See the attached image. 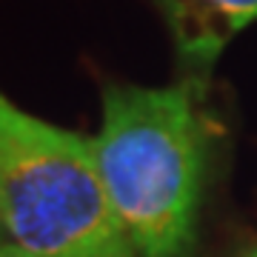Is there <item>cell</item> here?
I'll return each mask as SVG.
<instances>
[{
    "instance_id": "6",
    "label": "cell",
    "mask_w": 257,
    "mask_h": 257,
    "mask_svg": "<svg viewBox=\"0 0 257 257\" xmlns=\"http://www.w3.org/2000/svg\"><path fill=\"white\" fill-rule=\"evenodd\" d=\"M0 243H9V240H6V229H3V223H0Z\"/></svg>"
},
{
    "instance_id": "4",
    "label": "cell",
    "mask_w": 257,
    "mask_h": 257,
    "mask_svg": "<svg viewBox=\"0 0 257 257\" xmlns=\"http://www.w3.org/2000/svg\"><path fill=\"white\" fill-rule=\"evenodd\" d=\"M0 257H32L29 251H23V248L18 246V243H0Z\"/></svg>"
},
{
    "instance_id": "1",
    "label": "cell",
    "mask_w": 257,
    "mask_h": 257,
    "mask_svg": "<svg viewBox=\"0 0 257 257\" xmlns=\"http://www.w3.org/2000/svg\"><path fill=\"white\" fill-rule=\"evenodd\" d=\"M94 163L138 257H194L211 155L206 89L109 83Z\"/></svg>"
},
{
    "instance_id": "2",
    "label": "cell",
    "mask_w": 257,
    "mask_h": 257,
    "mask_svg": "<svg viewBox=\"0 0 257 257\" xmlns=\"http://www.w3.org/2000/svg\"><path fill=\"white\" fill-rule=\"evenodd\" d=\"M0 223L32 257H138L94 163L92 140L0 92Z\"/></svg>"
},
{
    "instance_id": "5",
    "label": "cell",
    "mask_w": 257,
    "mask_h": 257,
    "mask_svg": "<svg viewBox=\"0 0 257 257\" xmlns=\"http://www.w3.org/2000/svg\"><path fill=\"white\" fill-rule=\"evenodd\" d=\"M240 257H257V246H248V248H243V251H240Z\"/></svg>"
},
{
    "instance_id": "3",
    "label": "cell",
    "mask_w": 257,
    "mask_h": 257,
    "mask_svg": "<svg viewBox=\"0 0 257 257\" xmlns=\"http://www.w3.org/2000/svg\"><path fill=\"white\" fill-rule=\"evenodd\" d=\"M175 40L183 80L209 89L217 57L257 23V0H155Z\"/></svg>"
}]
</instances>
